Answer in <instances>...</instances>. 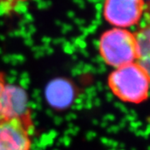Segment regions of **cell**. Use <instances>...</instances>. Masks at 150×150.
<instances>
[{
	"mask_svg": "<svg viewBox=\"0 0 150 150\" xmlns=\"http://www.w3.org/2000/svg\"><path fill=\"white\" fill-rule=\"evenodd\" d=\"M149 1H150V0H149Z\"/></svg>",
	"mask_w": 150,
	"mask_h": 150,
	"instance_id": "30bf717a",
	"label": "cell"
},
{
	"mask_svg": "<svg viewBox=\"0 0 150 150\" xmlns=\"http://www.w3.org/2000/svg\"><path fill=\"white\" fill-rule=\"evenodd\" d=\"M28 0H0V12L4 13H12Z\"/></svg>",
	"mask_w": 150,
	"mask_h": 150,
	"instance_id": "ba28073f",
	"label": "cell"
},
{
	"mask_svg": "<svg viewBox=\"0 0 150 150\" xmlns=\"http://www.w3.org/2000/svg\"><path fill=\"white\" fill-rule=\"evenodd\" d=\"M74 87L69 81L58 79L51 81L45 89L47 102L53 108L64 109L68 108L74 99Z\"/></svg>",
	"mask_w": 150,
	"mask_h": 150,
	"instance_id": "8992f818",
	"label": "cell"
},
{
	"mask_svg": "<svg viewBox=\"0 0 150 150\" xmlns=\"http://www.w3.org/2000/svg\"><path fill=\"white\" fill-rule=\"evenodd\" d=\"M138 58L136 63L139 65L150 79V17L145 20L135 33Z\"/></svg>",
	"mask_w": 150,
	"mask_h": 150,
	"instance_id": "52a82bcc",
	"label": "cell"
},
{
	"mask_svg": "<svg viewBox=\"0 0 150 150\" xmlns=\"http://www.w3.org/2000/svg\"><path fill=\"white\" fill-rule=\"evenodd\" d=\"M144 8V0H104L102 13L112 28L128 29L141 21Z\"/></svg>",
	"mask_w": 150,
	"mask_h": 150,
	"instance_id": "277c9868",
	"label": "cell"
},
{
	"mask_svg": "<svg viewBox=\"0 0 150 150\" xmlns=\"http://www.w3.org/2000/svg\"><path fill=\"white\" fill-rule=\"evenodd\" d=\"M26 92L21 87L6 84L2 94V114L4 119L24 117L31 113L28 106Z\"/></svg>",
	"mask_w": 150,
	"mask_h": 150,
	"instance_id": "5b68a950",
	"label": "cell"
},
{
	"mask_svg": "<svg viewBox=\"0 0 150 150\" xmlns=\"http://www.w3.org/2000/svg\"><path fill=\"white\" fill-rule=\"evenodd\" d=\"M98 51L104 63L114 69L136 63L138 49L135 34L125 28L108 29L100 36Z\"/></svg>",
	"mask_w": 150,
	"mask_h": 150,
	"instance_id": "7a4b0ae2",
	"label": "cell"
},
{
	"mask_svg": "<svg viewBox=\"0 0 150 150\" xmlns=\"http://www.w3.org/2000/svg\"><path fill=\"white\" fill-rule=\"evenodd\" d=\"M5 80H4V76L2 73H0V121L1 120H4L3 118V114H2V105H1V100H2V94H3V92L4 89L6 86Z\"/></svg>",
	"mask_w": 150,
	"mask_h": 150,
	"instance_id": "9c48e42d",
	"label": "cell"
},
{
	"mask_svg": "<svg viewBox=\"0 0 150 150\" xmlns=\"http://www.w3.org/2000/svg\"><path fill=\"white\" fill-rule=\"evenodd\" d=\"M108 85L123 102L139 104L149 97V78L137 63L115 69L108 75Z\"/></svg>",
	"mask_w": 150,
	"mask_h": 150,
	"instance_id": "6da1fadb",
	"label": "cell"
},
{
	"mask_svg": "<svg viewBox=\"0 0 150 150\" xmlns=\"http://www.w3.org/2000/svg\"><path fill=\"white\" fill-rule=\"evenodd\" d=\"M33 124L31 113L0 121V150H31Z\"/></svg>",
	"mask_w": 150,
	"mask_h": 150,
	"instance_id": "3957f363",
	"label": "cell"
}]
</instances>
